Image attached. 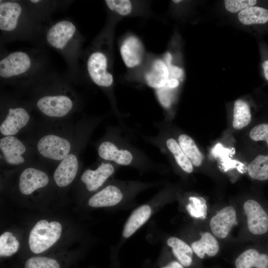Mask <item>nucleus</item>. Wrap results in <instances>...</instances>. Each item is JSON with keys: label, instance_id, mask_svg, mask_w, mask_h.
I'll return each mask as SVG.
<instances>
[{"label": "nucleus", "instance_id": "cd10ccee", "mask_svg": "<svg viewBox=\"0 0 268 268\" xmlns=\"http://www.w3.org/2000/svg\"><path fill=\"white\" fill-rule=\"evenodd\" d=\"M19 243L12 233L5 232L0 236V256L1 258L9 257L15 254L18 250Z\"/></svg>", "mask_w": 268, "mask_h": 268}, {"label": "nucleus", "instance_id": "7c9ffc66", "mask_svg": "<svg viewBox=\"0 0 268 268\" xmlns=\"http://www.w3.org/2000/svg\"><path fill=\"white\" fill-rule=\"evenodd\" d=\"M42 21L49 18V14L58 6L55 1L31 0L26 1Z\"/></svg>", "mask_w": 268, "mask_h": 268}, {"label": "nucleus", "instance_id": "f704fd0d", "mask_svg": "<svg viewBox=\"0 0 268 268\" xmlns=\"http://www.w3.org/2000/svg\"><path fill=\"white\" fill-rule=\"evenodd\" d=\"M161 268H184L183 266L179 262L172 261L167 266Z\"/></svg>", "mask_w": 268, "mask_h": 268}, {"label": "nucleus", "instance_id": "412c9836", "mask_svg": "<svg viewBox=\"0 0 268 268\" xmlns=\"http://www.w3.org/2000/svg\"><path fill=\"white\" fill-rule=\"evenodd\" d=\"M151 214V207L147 204L141 205L135 209L125 225L123 236L127 238L132 235L147 221Z\"/></svg>", "mask_w": 268, "mask_h": 268}, {"label": "nucleus", "instance_id": "0eeeda50", "mask_svg": "<svg viewBox=\"0 0 268 268\" xmlns=\"http://www.w3.org/2000/svg\"><path fill=\"white\" fill-rule=\"evenodd\" d=\"M42 39L47 45L63 56L71 73V79L78 81L83 37L76 25L68 19L58 20L44 30Z\"/></svg>", "mask_w": 268, "mask_h": 268}, {"label": "nucleus", "instance_id": "9b49d317", "mask_svg": "<svg viewBox=\"0 0 268 268\" xmlns=\"http://www.w3.org/2000/svg\"><path fill=\"white\" fill-rule=\"evenodd\" d=\"M0 163L3 165L21 168L36 160L32 147L17 136L0 138Z\"/></svg>", "mask_w": 268, "mask_h": 268}, {"label": "nucleus", "instance_id": "aec40b11", "mask_svg": "<svg viewBox=\"0 0 268 268\" xmlns=\"http://www.w3.org/2000/svg\"><path fill=\"white\" fill-rule=\"evenodd\" d=\"M175 137L193 166H201L203 156L194 140L188 134L182 133H177Z\"/></svg>", "mask_w": 268, "mask_h": 268}, {"label": "nucleus", "instance_id": "f257e3e1", "mask_svg": "<svg viewBox=\"0 0 268 268\" xmlns=\"http://www.w3.org/2000/svg\"><path fill=\"white\" fill-rule=\"evenodd\" d=\"M26 92L29 95L26 100L32 110L45 120H67L81 109V98L70 83L49 74Z\"/></svg>", "mask_w": 268, "mask_h": 268}, {"label": "nucleus", "instance_id": "4468645a", "mask_svg": "<svg viewBox=\"0 0 268 268\" xmlns=\"http://www.w3.org/2000/svg\"><path fill=\"white\" fill-rule=\"evenodd\" d=\"M96 162L97 164L95 169L88 168L85 169L80 177L81 184L89 193L98 191L120 167L110 162L99 160Z\"/></svg>", "mask_w": 268, "mask_h": 268}, {"label": "nucleus", "instance_id": "20e7f679", "mask_svg": "<svg viewBox=\"0 0 268 268\" xmlns=\"http://www.w3.org/2000/svg\"><path fill=\"white\" fill-rule=\"evenodd\" d=\"M110 34L109 30L106 29L92 43L84 56V67L90 80L107 96L119 125H124L125 123L117 107L114 94V79L112 71Z\"/></svg>", "mask_w": 268, "mask_h": 268}, {"label": "nucleus", "instance_id": "c756f323", "mask_svg": "<svg viewBox=\"0 0 268 268\" xmlns=\"http://www.w3.org/2000/svg\"><path fill=\"white\" fill-rule=\"evenodd\" d=\"M104 2L110 11L121 16H129L134 10V3L129 0H106Z\"/></svg>", "mask_w": 268, "mask_h": 268}, {"label": "nucleus", "instance_id": "a878e982", "mask_svg": "<svg viewBox=\"0 0 268 268\" xmlns=\"http://www.w3.org/2000/svg\"><path fill=\"white\" fill-rule=\"evenodd\" d=\"M252 116L248 104L241 99L234 104L232 126L236 130H241L247 126L251 121Z\"/></svg>", "mask_w": 268, "mask_h": 268}, {"label": "nucleus", "instance_id": "7ed1b4c3", "mask_svg": "<svg viewBox=\"0 0 268 268\" xmlns=\"http://www.w3.org/2000/svg\"><path fill=\"white\" fill-rule=\"evenodd\" d=\"M124 130L120 125L108 126L102 137L92 142L97 160L141 171L161 167V164L155 163L143 151L134 145L124 135Z\"/></svg>", "mask_w": 268, "mask_h": 268}, {"label": "nucleus", "instance_id": "2f4dec72", "mask_svg": "<svg viewBox=\"0 0 268 268\" xmlns=\"http://www.w3.org/2000/svg\"><path fill=\"white\" fill-rule=\"evenodd\" d=\"M24 268H62V264L54 258L35 256L29 258L25 262Z\"/></svg>", "mask_w": 268, "mask_h": 268}, {"label": "nucleus", "instance_id": "5701e85b", "mask_svg": "<svg viewBox=\"0 0 268 268\" xmlns=\"http://www.w3.org/2000/svg\"><path fill=\"white\" fill-rule=\"evenodd\" d=\"M193 252L201 259L204 255L214 256L219 250V244L216 238L210 233L206 232L201 234V239L191 245Z\"/></svg>", "mask_w": 268, "mask_h": 268}, {"label": "nucleus", "instance_id": "1a4fd4ad", "mask_svg": "<svg viewBox=\"0 0 268 268\" xmlns=\"http://www.w3.org/2000/svg\"><path fill=\"white\" fill-rule=\"evenodd\" d=\"M0 137L17 136L30 132L36 123L33 111L26 100L18 95L1 93L0 102Z\"/></svg>", "mask_w": 268, "mask_h": 268}, {"label": "nucleus", "instance_id": "39448f33", "mask_svg": "<svg viewBox=\"0 0 268 268\" xmlns=\"http://www.w3.org/2000/svg\"><path fill=\"white\" fill-rule=\"evenodd\" d=\"M46 63L38 50L7 52L0 57V81L26 92L47 74Z\"/></svg>", "mask_w": 268, "mask_h": 268}, {"label": "nucleus", "instance_id": "9d476101", "mask_svg": "<svg viewBox=\"0 0 268 268\" xmlns=\"http://www.w3.org/2000/svg\"><path fill=\"white\" fill-rule=\"evenodd\" d=\"M158 130L156 135H146L140 133L137 134L145 142L157 147L170 162H173L183 172L190 174L194 166L180 147L177 139L164 122H154Z\"/></svg>", "mask_w": 268, "mask_h": 268}, {"label": "nucleus", "instance_id": "2eb2a0df", "mask_svg": "<svg viewBox=\"0 0 268 268\" xmlns=\"http://www.w3.org/2000/svg\"><path fill=\"white\" fill-rule=\"evenodd\" d=\"M120 53L126 67L130 69L141 66L145 57V50L141 40L134 34H129L120 45Z\"/></svg>", "mask_w": 268, "mask_h": 268}, {"label": "nucleus", "instance_id": "4be33fe9", "mask_svg": "<svg viewBox=\"0 0 268 268\" xmlns=\"http://www.w3.org/2000/svg\"><path fill=\"white\" fill-rule=\"evenodd\" d=\"M236 268H268V256L250 249L241 254L235 261Z\"/></svg>", "mask_w": 268, "mask_h": 268}, {"label": "nucleus", "instance_id": "ddd939ff", "mask_svg": "<svg viewBox=\"0 0 268 268\" xmlns=\"http://www.w3.org/2000/svg\"><path fill=\"white\" fill-rule=\"evenodd\" d=\"M43 165L37 160L20 168L17 188L21 194L29 196L49 185L50 178Z\"/></svg>", "mask_w": 268, "mask_h": 268}, {"label": "nucleus", "instance_id": "f03ea898", "mask_svg": "<svg viewBox=\"0 0 268 268\" xmlns=\"http://www.w3.org/2000/svg\"><path fill=\"white\" fill-rule=\"evenodd\" d=\"M76 124L68 120H44L35 123L24 139L43 164L57 165L69 153L73 143Z\"/></svg>", "mask_w": 268, "mask_h": 268}, {"label": "nucleus", "instance_id": "bb28decb", "mask_svg": "<svg viewBox=\"0 0 268 268\" xmlns=\"http://www.w3.org/2000/svg\"><path fill=\"white\" fill-rule=\"evenodd\" d=\"M247 171L249 176L259 181L268 180V154L259 155L248 165Z\"/></svg>", "mask_w": 268, "mask_h": 268}, {"label": "nucleus", "instance_id": "423d86ee", "mask_svg": "<svg viewBox=\"0 0 268 268\" xmlns=\"http://www.w3.org/2000/svg\"><path fill=\"white\" fill-rule=\"evenodd\" d=\"M42 20L26 1L0 0V31L2 42L35 41L42 37Z\"/></svg>", "mask_w": 268, "mask_h": 268}, {"label": "nucleus", "instance_id": "72a5a7b5", "mask_svg": "<svg viewBox=\"0 0 268 268\" xmlns=\"http://www.w3.org/2000/svg\"><path fill=\"white\" fill-rule=\"evenodd\" d=\"M249 136L255 141H266L268 146V124L262 123L255 126L250 131Z\"/></svg>", "mask_w": 268, "mask_h": 268}, {"label": "nucleus", "instance_id": "f8f14e48", "mask_svg": "<svg viewBox=\"0 0 268 268\" xmlns=\"http://www.w3.org/2000/svg\"><path fill=\"white\" fill-rule=\"evenodd\" d=\"M62 231V225L58 221L49 222L45 219L38 221L29 234L30 250L36 254L44 252L60 239Z\"/></svg>", "mask_w": 268, "mask_h": 268}, {"label": "nucleus", "instance_id": "f3484780", "mask_svg": "<svg viewBox=\"0 0 268 268\" xmlns=\"http://www.w3.org/2000/svg\"><path fill=\"white\" fill-rule=\"evenodd\" d=\"M169 78L168 66L163 58H154L145 71L143 83L154 91L165 86Z\"/></svg>", "mask_w": 268, "mask_h": 268}, {"label": "nucleus", "instance_id": "b1692460", "mask_svg": "<svg viewBox=\"0 0 268 268\" xmlns=\"http://www.w3.org/2000/svg\"><path fill=\"white\" fill-rule=\"evenodd\" d=\"M238 18L245 25L265 24L268 22V9L258 6L249 7L238 13Z\"/></svg>", "mask_w": 268, "mask_h": 268}, {"label": "nucleus", "instance_id": "e433bc0d", "mask_svg": "<svg viewBox=\"0 0 268 268\" xmlns=\"http://www.w3.org/2000/svg\"><path fill=\"white\" fill-rule=\"evenodd\" d=\"M173 1L175 3H179L182 1L181 0H173Z\"/></svg>", "mask_w": 268, "mask_h": 268}, {"label": "nucleus", "instance_id": "c9c22d12", "mask_svg": "<svg viewBox=\"0 0 268 268\" xmlns=\"http://www.w3.org/2000/svg\"><path fill=\"white\" fill-rule=\"evenodd\" d=\"M265 78L268 81V60L264 62L263 64Z\"/></svg>", "mask_w": 268, "mask_h": 268}, {"label": "nucleus", "instance_id": "c85d7f7f", "mask_svg": "<svg viewBox=\"0 0 268 268\" xmlns=\"http://www.w3.org/2000/svg\"><path fill=\"white\" fill-rule=\"evenodd\" d=\"M190 202L186 206L190 215L194 218L203 219L207 213L206 201L202 197L191 196L189 198Z\"/></svg>", "mask_w": 268, "mask_h": 268}, {"label": "nucleus", "instance_id": "393cba45", "mask_svg": "<svg viewBox=\"0 0 268 268\" xmlns=\"http://www.w3.org/2000/svg\"><path fill=\"white\" fill-rule=\"evenodd\" d=\"M167 244L171 247L174 255L182 266L188 267L191 264L193 251L189 245L175 237L169 238Z\"/></svg>", "mask_w": 268, "mask_h": 268}, {"label": "nucleus", "instance_id": "6e6552de", "mask_svg": "<svg viewBox=\"0 0 268 268\" xmlns=\"http://www.w3.org/2000/svg\"><path fill=\"white\" fill-rule=\"evenodd\" d=\"M103 115L89 116L83 115L76 123L73 145L69 153L56 166L53 179L61 188L70 185L81 167V154L96 127L102 122Z\"/></svg>", "mask_w": 268, "mask_h": 268}, {"label": "nucleus", "instance_id": "dca6fc26", "mask_svg": "<svg viewBox=\"0 0 268 268\" xmlns=\"http://www.w3.org/2000/svg\"><path fill=\"white\" fill-rule=\"evenodd\" d=\"M243 208L250 232L255 235L266 233L268 230V216L260 204L249 200L245 202Z\"/></svg>", "mask_w": 268, "mask_h": 268}, {"label": "nucleus", "instance_id": "6ab92c4d", "mask_svg": "<svg viewBox=\"0 0 268 268\" xmlns=\"http://www.w3.org/2000/svg\"><path fill=\"white\" fill-rule=\"evenodd\" d=\"M124 196L121 186L111 184L98 191L88 200V205L93 207L115 205L121 202Z\"/></svg>", "mask_w": 268, "mask_h": 268}, {"label": "nucleus", "instance_id": "a211bd4d", "mask_svg": "<svg viewBox=\"0 0 268 268\" xmlns=\"http://www.w3.org/2000/svg\"><path fill=\"white\" fill-rule=\"evenodd\" d=\"M236 212L232 206L224 207L210 220L209 225L213 235L219 239L226 238L231 228L237 224Z\"/></svg>", "mask_w": 268, "mask_h": 268}, {"label": "nucleus", "instance_id": "473e14b6", "mask_svg": "<svg viewBox=\"0 0 268 268\" xmlns=\"http://www.w3.org/2000/svg\"><path fill=\"white\" fill-rule=\"evenodd\" d=\"M255 0H226L224 1L225 9L232 13H239L242 10L251 6H255Z\"/></svg>", "mask_w": 268, "mask_h": 268}]
</instances>
